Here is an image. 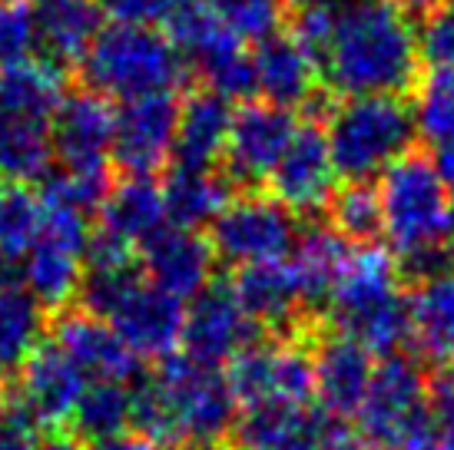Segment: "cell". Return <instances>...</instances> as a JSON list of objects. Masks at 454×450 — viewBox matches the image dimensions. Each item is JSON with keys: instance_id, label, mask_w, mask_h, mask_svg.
I'll use <instances>...</instances> for the list:
<instances>
[{"instance_id": "obj_23", "label": "cell", "mask_w": 454, "mask_h": 450, "mask_svg": "<svg viewBox=\"0 0 454 450\" xmlns=\"http://www.w3.org/2000/svg\"><path fill=\"white\" fill-rule=\"evenodd\" d=\"M229 126H232V110H229L226 97L206 87L192 89L190 97L179 103L176 143H173L176 166L213 169L226 152Z\"/></svg>"}, {"instance_id": "obj_3", "label": "cell", "mask_w": 454, "mask_h": 450, "mask_svg": "<svg viewBox=\"0 0 454 450\" xmlns=\"http://www.w3.org/2000/svg\"><path fill=\"white\" fill-rule=\"evenodd\" d=\"M328 150L339 175L372 182L411 150L418 136L415 112L402 97H345L328 110Z\"/></svg>"}, {"instance_id": "obj_14", "label": "cell", "mask_w": 454, "mask_h": 450, "mask_svg": "<svg viewBox=\"0 0 454 450\" xmlns=\"http://www.w3.org/2000/svg\"><path fill=\"white\" fill-rule=\"evenodd\" d=\"M253 318L246 314L232 285L209 282L196 299H190L183 325V354L219 368L223 361H232L246 345H253Z\"/></svg>"}, {"instance_id": "obj_15", "label": "cell", "mask_w": 454, "mask_h": 450, "mask_svg": "<svg viewBox=\"0 0 454 450\" xmlns=\"http://www.w3.org/2000/svg\"><path fill=\"white\" fill-rule=\"evenodd\" d=\"M90 377L57 341H43L17 375V407L37 427H64L74 421V411Z\"/></svg>"}, {"instance_id": "obj_18", "label": "cell", "mask_w": 454, "mask_h": 450, "mask_svg": "<svg viewBox=\"0 0 454 450\" xmlns=\"http://www.w3.org/2000/svg\"><path fill=\"white\" fill-rule=\"evenodd\" d=\"M139 249H143L139 268H143L146 282L176 295V299H196L202 288L213 282V242L202 238L196 229L163 225Z\"/></svg>"}, {"instance_id": "obj_42", "label": "cell", "mask_w": 454, "mask_h": 450, "mask_svg": "<svg viewBox=\"0 0 454 450\" xmlns=\"http://www.w3.org/2000/svg\"><path fill=\"white\" fill-rule=\"evenodd\" d=\"M186 0H103V11L114 24L129 27H156L169 24L173 13L183 7Z\"/></svg>"}, {"instance_id": "obj_32", "label": "cell", "mask_w": 454, "mask_h": 450, "mask_svg": "<svg viewBox=\"0 0 454 450\" xmlns=\"http://www.w3.org/2000/svg\"><path fill=\"white\" fill-rule=\"evenodd\" d=\"M53 136L47 123L4 120L0 123V175L11 182H37L47 179L53 166Z\"/></svg>"}, {"instance_id": "obj_36", "label": "cell", "mask_w": 454, "mask_h": 450, "mask_svg": "<svg viewBox=\"0 0 454 450\" xmlns=\"http://www.w3.org/2000/svg\"><path fill=\"white\" fill-rule=\"evenodd\" d=\"M43 229V199L24 182L0 189V255L24 259Z\"/></svg>"}, {"instance_id": "obj_1", "label": "cell", "mask_w": 454, "mask_h": 450, "mask_svg": "<svg viewBox=\"0 0 454 450\" xmlns=\"http://www.w3.org/2000/svg\"><path fill=\"white\" fill-rule=\"evenodd\" d=\"M418 30L395 0H348L335 13V30L318 60L332 93L402 97L421 80Z\"/></svg>"}, {"instance_id": "obj_52", "label": "cell", "mask_w": 454, "mask_h": 450, "mask_svg": "<svg viewBox=\"0 0 454 450\" xmlns=\"http://www.w3.org/2000/svg\"><path fill=\"white\" fill-rule=\"evenodd\" d=\"M289 4H299V7H305V4H318V0H289Z\"/></svg>"}, {"instance_id": "obj_28", "label": "cell", "mask_w": 454, "mask_h": 450, "mask_svg": "<svg viewBox=\"0 0 454 450\" xmlns=\"http://www.w3.org/2000/svg\"><path fill=\"white\" fill-rule=\"evenodd\" d=\"M226 173L215 169H190V166H176L169 179L163 182L166 196V215L169 225H183V229H202L213 225L219 213L226 209L229 196Z\"/></svg>"}, {"instance_id": "obj_51", "label": "cell", "mask_w": 454, "mask_h": 450, "mask_svg": "<svg viewBox=\"0 0 454 450\" xmlns=\"http://www.w3.org/2000/svg\"><path fill=\"white\" fill-rule=\"evenodd\" d=\"M30 4H40V7H51V4H70V0H30Z\"/></svg>"}, {"instance_id": "obj_10", "label": "cell", "mask_w": 454, "mask_h": 450, "mask_svg": "<svg viewBox=\"0 0 454 450\" xmlns=\"http://www.w3.org/2000/svg\"><path fill=\"white\" fill-rule=\"evenodd\" d=\"M209 229H213L209 242H213L215 259L236 268L286 259L299 238L292 209H286L276 196H262V192H246L229 199Z\"/></svg>"}, {"instance_id": "obj_47", "label": "cell", "mask_w": 454, "mask_h": 450, "mask_svg": "<svg viewBox=\"0 0 454 450\" xmlns=\"http://www.w3.org/2000/svg\"><path fill=\"white\" fill-rule=\"evenodd\" d=\"M37 450H87V447H83L76 438H70V434H53V438L40 440Z\"/></svg>"}, {"instance_id": "obj_45", "label": "cell", "mask_w": 454, "mask_h": 450, "mask_svg": "<svg viewBox=\"0 0 454 450\" xmlns=\"http://www.w3.org/2000/svg\"><path fill=\"white\" fill-rule=\"evenodd\" d=\"M431 163H434V173L442 175L448 196L454 199V139H444V143H438V146H434V152H431Z\"/></svg>"}, {"instance_id": "obj_16", "label": "cell", "mask_w": 454, "mask_h": 450, "mask_svg": "<svg viewBox=\"0 0 454 450\" xmlns=\"http://www.w3.org/2000/svg\"><path fill=\"white\" fill-rule=\"evenodd\" d=\"M179 103L173 93L139 97L116 110L114 163L127 175H153L166 166L176 143Z\"/></svg>"}, {"instance_id": "obj_19", "label": "cell", "mask_w": 454, "mask_h": 450, "mask_svg": "<svg viewBox=\"0 0 454 450\" xmlns=\"http://www.w3.org/2000/svg\"><path fill=\"white\" fill-rule=\"evenodd\" d=\"M110 325L137 358L163 361L176 351V345H183L186 301L143 278L137 291L110 314Z\"/></svg>"}, {"instance_id": "obj_34", "label": "cell", "mask_w": 454, "mask_h": 450, "mask_svg": "<svg viewBox=\"0 0 454 450\" xmlns=\"http://www.w3.org/2000/svg\"><path fill=\"white\" fill-rule=\"evenodd\" d=\"M129 421H133V388H127V381H90L74 411L76 434L93 444L120 438Z\"/></svg>"}, {"instance_id": "obj_43", "label": "cell", "mask_w": 454, "mask_h": 450, "mask_svg": "<svg viewBox=\"0 0 454 450\" xmlns=\"http://www.w3.org/2000/svg\"><path fill=\"white\" fill-rule=\"evenodd\" d=\"M428 411L438 440L454 444V364H442L428 381Z\"/></svg>"}, {"instance_id": "obj_26", "label": "cell", "mask_w": 454, "mask_h": 450, "mask_svg": "<svg viewBox=\"0 0 454 450\" xmlns=\"http://www.w3.org/2000/svg\"><path fill=\"white\" fill-rule=\"evenodd\" d=\"M348 255H352L348 242L332 225H309L305 232H299L295 249H292V268H295L302 299L312 314L332 301Z\"/></svg>"}, {"instance_id": "obj_5", "label": "cell", "mask_w": 454, "mask_h": 450, "mask_svg": "<svg viewBox=\"0 0 454 450\" xmlns=\"http://www.w3.org/2000/svg\"><path fill=\"white\" fill-rule=\"evenodd\" d=\"M355 417L362 438L375 450H425L438 440L428 411L425 368L404 351L375 364L368 394Z\"/></svg>"}, {"instance_id": "obj_41", "label": "cell", "mask_w": 454, "mask_h": 450, "mask_svg": "<svg viewBox=\"0 0 454 450\" xmlns=\"http://www.w3.org/2000/svg\"><path fill=\"white\" fill-rule=\"evenodd\" d=\"M335 13H339V7H332L328 0H318V4H305V7H299L295 20H292V37L299 40L305 50L316 57V63L322 60L328 40H332Z\"/></svg>"}, {"instance_id": "obj_8", "label": "cell", "mask_w": 454, "mask_h": 450, "mask_svg": "<svg viewBox=\"0 0 454 450\" xmlns=\"http://www.w3.org/2000/svg\"><path fill=\"white\" fill-rule=\"evenodd\" d=\"M166 30L206 89L226 97L229 103L249 100L255 93L253 57L242 50V40L232 37L202 0H186Z\"/></svg>"}, {"instance_id": "obj_48", "label": "cell", "mask_w": 454, "mask_h": 450, "mask_svg": "<svg viewBox=\"0 0 454 450\" xmlns=\"http://www.w3.org/2000/svg\"><path fill=\"white\" fill-rule=\"evenodd\" d=\"M395 4H398L402 11H408V13H421V17H425V13L438 11L442 4H448V0H395Z\"/></svg>"}, {"instance_id": "obj_17", "label": "cell", "mask_w": 454, "mask_h": 450, "mask_svg": "<svg viewBox=\"0 0 454 450\" xmlns=\"http://www.w3.org/2000/svg\"><path fill=\"white\" fill-rule=\"evenodd\" d=\"M232 291L253 325L269 328L272 335H316V314L309 312L295 268L286 259L239 268Z\"/></svg>"}, {"instance_id": "obj_12", "label": "cell", "mask_w": 454, "mask_h": 450, "mask_svg": "<svg viewBox=\"0 0 454 450\" xmlns=\"http://www.w3.org/2000/svg\"><path fill=\"white\" fill-rule=\"evenodd\" d=\"M295 116L286 106L276 103H242L232 112V126H229L226 139V175L232 182L242 186H259L265 182L272 169H276L278 156L295 136Z\"/></svg>"}, {"instance_id": "obj_30", "label": "cell", "mask_w": 454, "mask_h": 450, "mask_svg": "<svg viewBox=\"0 0 454 450\" xmlns=\"http://www.w3.org/2000/svg\"><path fill=\"white\" fill-rule=\"evenodd\" d=\"M43 312L47 308L27 291V285L0 288V384L20 375L30 354L43 345Z\"/></svg>"}, {"instance_id": "obj_53", "label": "cell", "mask_w": 454, "mask_h": 450, "mask_svg": "<svg viewBox=\"0 0 454 450\" xmlns=\"http://www.w3.org/2000/svg\"><path fill=\"white\" fill-rule=\"evenodd\" d=\"M0 123H4V106H0Z\"/></svg>"}, {"instance_id": "obj_46", "label": "cell", "mask_w": 454, "mask_h": 450, "mask_svg": "<svg viewBox=\"0 0 454 450\" xmlns=\"http://www.w3.org/2000/svg\"><path fill=\"white\" fill-rule=\"evenodd\" d=\"M93 450H160V447L150 444L146 438H139V434H120V438L100 440Z\"/></svg>"}, {"instance_id": "obj_21", "label": "cell", "mask_w": 454, "mask_h": 450, "mask_svg": "<svg viewBox=\"0 0 454 450\" xmlns=\"http://www.w3.org/2000/svg\"><path fill=\"white\" fill-rule=\"evenodd\" d=\"M253 57V76L255 93H262L265 103L276 106H309L316 103L318 89V63L316 57L305 50L292 34H272L255 43Z\"/></svg>"}, {"instance_id": "obj_11", "label": "cell", "mask_w": 454, "mask_h": 450, "mask_svg": "<svg viewBox=\"0 0 454 450\" xmlns=\"http://www.w3.org/2000/svg\"><path fill=\"white\" fill-rule=\"evenodd\" d=\"M53 156L60 169L80 175H110L116 110L93 89L67 93L51 123Z\"/></svg>"}, {"instance_id": "obj_38", "label": "cell", "mask_w": 454, "mask_h": 450, "mask_svg": "<svg viewBox=\"0 0 454 450\" xmlns=\"http://www.w3.org/2000/svg\"><path fill=\"white\" fill-rule=\"evenodd\" d=\"M236 40L272 37L289 17V0H202Z\"/></svg>"}, {"instance_id": "obj_27", "label": "cell", "mask_w": 454, "mask_h": 450, "mask_svg": "<svg viewBox=\"0 0 454 450\" xmlns=\"http://www.w3.org/2000/svg\"><path fill=\"white\" fill-rule=\"evenodd\" d=\"M398 291H402L398 259L388 249H381L379 242H372V245L352 249L328 308H332V314H345L355 308H365L372 301L388 299V295H398Z\"/></svg>"}, {"instance_id": "obj_35", "label": "cell", "mask_w": 454, "mask_h": 450, "mask_svg": "<svg viewBox=\"0 0 454 450\" xmlns=\"http://www.w3.org/2000/svg\"><path fill=\"white\" fill-rule=\"evenodd\" d=\"M328 225L339 232L345 242L355 245H372L385 236V215H381L379 186L372 182H345L332 192L325 206Z\"/></svg>"}, {"instance_id": "obj_55", "label": "cell", "mask_w": 454, "mask_h": 450, "mask_svg": "<svg viewBox=\"0 0 454 450\" xmlns=\"http://www.w3.org/2000/svg\"><path fill=\"white\" fill-rule=\"evenodd\" d=\"M0 189H4V186H0Z\"/></svg>"}, {"instance_id": "obj_25", "label": "cell", "mask_w": 454, "mask_h": 450, "mask_svg": "<svg viewBox=\"0 0 454 450\" xmlns=\"http://www.w3.org/2000/svg\"><path fill=\"white\" fill-rule=\"evenodd\" d=\"M67 97L64 70L53 60H24L0 74V106L4 120H27V123H53Z\"/></svg>"}, {"instance_id": "obj_13", "label": "cell", "mask_w": 454, "mask_h": 450, "mask_svg": "<svg viewBox=\"0 0 454 450\" xmlns=\"http://www.w3.org/2000/svg\"><path fill=\"white\" fill-rule=\"evenodd\" d=\"M335 159L328 150L325 126L318 120H309L295 129L292 143L286 152L278 156L276 169L269 175V186L286 209L292 213L312 215L318 209H325L332 192H335Z\"/></svg>"}, {"instance_id": "obj_33", "label": "cell", "mask_w": 454, "mask_h": 450, "mask_svg": "<svg viewBox=\"0 0 454 450\" xmlns=\"http://www.w3.org/2000/svg\"><path fill=\"white\" fill-rule=\"evenodd\" d=\"M415 338L425 354L442 364H454V272L418 285L411 299Z\"/></svg>"}, {"instance_id": "obj_2", "label": "cell", "mask_w": 454, "mask_h": 450, "mask_svg": "<svg viewBox=\"0 0 454 450\" xmlns=\"http://www.w3.org/2000/svg\"><path fill=\"white\" fill-rule=\"evenodd\" d=\"M83 87L106 100H139L183 87L186 60L176 43L153 27L110 24L93 37L83 60L76 63Z\"/></svg>"}, {"instance_id": "obj_49", "label": "cell", "mask_w": 454, "mask_h": 450, "mask_svg": "<svg viewBox=\"0 0 454 450\" xmlns=\"http://www.w3.org/2000/svg\"><path fill=\"white\" fill-rule=\"evenodd\" d=\"M322 440H325V434L316 438V440H305V444H295V447H289V450H325L322 447Z\"/></svg>"}, {"instance_id": "obj_29", "label": "cell", "mask_w": 454, "mask_h": 450, "mask_svg": "<svg viewBox=\"0 0 454 450\" xmlns=\"http://www.w3.org/2000/svg\"><path fill=\"white\" fill-rule=\"evenodd\" d=\"M322 434L325 431L305 404H262L249 407L236 421L232 444L239 450H289Z\"/></svg>"}, {"instance_id": "obj_37", "label": "cell", "mask_w": 454, "mask_h": 450, "mask_svg": "<svg viewBox=\"0 0 454 450\" xmlns=\"http://www.w3.org/2000/svg\"><path fill=\"white\" fill-rule=\"evenodd\" d=\"M415 126L418 136L431 146L454 139V66H431L415 87Z\"/></svg>"}, {"instance_id": "obj_20", "label": "cell", "mask_w": 454, "mask_h": 450, "mask_svg": "<svg viewBox=\"0 0 454 450\" xmlns=\"http://www.w3.org/2000/svg\"><path fill=\"white\" fill-rule=\"evenodd\" d=\"M53 341L74 358L90 381H133L137 375V354L127 341L116 335V328L90 314L87 308H64L53 325Z\"/></svg>"}, {"instance_id": "obj_31", "label": "cell", "mask_w": 454, "mask_h": 450, "mask_svg": "<svg viewBox=\"0 0 454 450\" xmlns=\"http://www.w3.org/2000/svg\"><path fill=\"white\" fill-rule=\"evenodd\" d=\"M100 11L90 0H70V4H51L37 13V47H43L47 60L80 63L90 50L93 37L100 34Z\"/></svg>"}, {"instance_id": "obj_54", "label": "cell", "mask_w": 454, "mask_h": 450, "mask_svg": "<svg viewBox=\"0 0 454 450\" xmlns=\"http://www.w3.org/2000/svg\"><path fill=\"white\" fill-rule=\"evenodd\" d=\"M0 417H4V404H0Z\"/></svg>"}, {"instance_id": "obj_40", "label": "cell", "mask_w": 454, "mask_h": 450, "mask_svg": "<svg viewBox=\"0 0 454 450\" xmlns=\"http://www.w3.org/2000/svg\"><path fill=\"white\" fill-rule=\"evenodd\" d=\"M418 50L428 66H454V4H442L421 17Z\"/></svg>"}, {"instance_id": "obj_4", "label": "cell", "mask_w": 454, "mask_h": 450, "mask_svg": "<svg viewBox=\"0 0 454 450\" xmlns=\"http://www.w3.org/2000/svg\"><path fill=\"white\" fill-rule=\"evenodd\" d=\"M385 236L395 255H411L428 245L451 242L454 206L442 175L425 152L408 150L379 175Z\"/></svg>"}, {"instance_id": "obj_39", "label": "cell", "mask_w": 454, "mask_h": 450, "mask_svg": "<svg viewBox=\"0 0 454 450\" xmlns=\"http://www.w3.org/2000/svg\"><path fill=\"white\" fill-rule=\"evenodd\" d=\"M37 47V11L30 0H0V74L30 60Z\"/></svg>"}, {"instance_id": "obj_24", "label": "cell", "mask_w": 454, "mask_h": 450, "mask_svg": "<svg viewBox=\"0 0 454 450\" xmlns=\"http://www.w3.org/2000/svg\"><path fill=\"white\" fill-rule=\"evenodd\" d=\"M169 222L163 186L153 175H123L100 206V229L127 245H143Z\"/></svg>"}, {"instance_id": "obj_50", "label": "cell", "mask_w": 454, "mask_h": 450, "mask_svg": "<svg viewBox=\"0 0 454 450\" xmlns=\"http://www.w3.org/2000/svg\"><path fill=\"white\" fill-rule=\"evenodd\" d=\"M425 450H454V444L451 440H434L431 447H425Z\"/></svg>"}, {"instance_id": "obj_44", "label": "cell", "mask_w": 454, "mask_h": 450, "mask_svg": "<svg viewBox=\"0 0 454 450\" xmlns=\"http://www.w3.org/2000/svg\"><path fill=\"white\" fill-rule=\"evenodd\" d=\"M37 424L17 404L0 417V450H37Z\"/></svg>"}, {"instance_id": "obj_22", "label": "cell", "mask_w": 454, "mask_h": 450, "mask_svg": "<svg viewBox=\"0 0 454 450\" xmlns=\"http://www.w3.org/2000/svg\"><path fill=\"white\" fill-rule=\"evenodd\" d=\"M375 375L372 351L345 335H328L316 345V398L328 417H355Z\"/></svg>"}, {"instance_id": "obj_7", "label": "cell", "mask_w": 454, "mask_h": 450, "mask_svg": "<svg viewBox=\"0 0 454 450\" xmlns=\"http://www.w3.org/2000/svg\"><path fill=\"white\" fill-rule=\"evenodd\" d=\"M316 335H272L253 341L229 361L226 381L239 407L305 404L316 394Z\"/></svg>"}, {"instance_id": "obj_6", "label": "cell", "mask_w": 454, "mask_h": 450, "mask_svg": "<svg viewBox=\"0 0 454 450\" xmlns=\"http://www.w3.org/2000/svg\"><path fill=\"white\" fill-rule=\"evenodd\" d=\"M153 381L169 404L179 450H226L239 421V400L226 375L192 361L190 354H169L160 361Z\"/></svg>"}, {"instance_id": "obj_9", "label": "cell", "mask_w": 454, "mask_h": 450, "mask_svg": "<svg viewBox=\"0 0 454 450\" xmlns=\"http://www.w3.org/2000/svg\"><path fill=\"white\" fill-rule=\"evenodd\" d=\"M87 215L43 202V229L34 249L24 255V285L47 312H64L80 291L87 272Z\"/></svg>"}]
</instances>
